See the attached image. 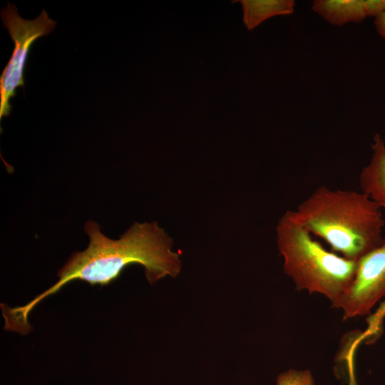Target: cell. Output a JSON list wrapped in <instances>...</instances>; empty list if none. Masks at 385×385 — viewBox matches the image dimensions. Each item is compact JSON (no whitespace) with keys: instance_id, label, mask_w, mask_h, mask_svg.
<instances>
[{"instance_id":"3957f363","label":"cell","mask_w":385,"mask_h":385,"mask_svg":"<svg viewBox=\"0 0 385 385\" xmlns=\"http://www.w3.org/2000/svg\"><path fill=\"white\" fill-rule=\"evenodd\" d=\"M276 230L284 271L297 288L322 294L334 304L349 288L357 261L326 250L313 238L294 211L285 212Z\"/></svg>"},{"instance_id":"30bf717a","label":"cell","mask_w":385,"mask_h":385,"mask_svg":"<svg viewBox=\"0 0 385 385\" xmlns=\"http://www.w3.org/2000/svg\"><path fill=\"white\" fill-rule=\"evenodd\" d=\"M374 26L379 35L385 40V11L375 18Z\"/></svg>"},{"instance_id":"9c48e42d","label":"cell","mask_w":385,"mask_h":385,"mask_svg":"<svg viewBox=\"0 0 385 385\" xmlns=\"http://www.w3.org/2000/svg\"><path fill=\"white\" fill-rule=\"evenodd\" d=\"M277 385H314V381L307 369H289L278 375Z\"/></svg>"},{"instance_id":"52a82bcc","label":"cell","mask_w":385,"mask_h":385,"mask_svg":"<svg viewBox=\"0 0 385 385\" xmlns=\"http://www.w3.org/2000/svg\"><path fill=\"white\" fill-rule=\"evenodd\" d=\"M372 155L359 175L361 191L385 212V142L376 133L371 143Z\"/></svg>"},{"instance_id":"7a4b0ae2","label":"cell","mask_w":385,"mask_h":385,"mask_svg":"<svg viewBox=\"0 0 385 385\" xmlns=\"http://www.w3.org/2000/svg\"><path fill=\"white\" fill-rule=\"evenodd\" d=\"M312 235L333 252L358 261L383 240V211L365 193L318 187L294 210Z\"/></svg>"},{"instance_id":"5b68a950","label":"cell","mask_w":385,"mask_h":385,"mask_svg":"<svg viewBox=\"0 0 385 385\" xmlns=\"http://www.w3.org/2000/svg\"><path fill=\"white\" fill-rule=\"evenodd\" d=\"M385 297V237L374 249L357 261L353 281L332 304L348 319L367 314Z\"/></svg>"},{"instance_id":"8992f818","label":"cell","mask_w":385,"mask_h":385,"mask_svg":"<svg viewBox=\"0 0 385 385\" xmlns=\"http://www.w3.org/2000/svg\"><path fill=\"white\" fill-rule=\"evenodd\" d=\"M312 9L334 26L360 23L385 11V0H315Z\"/></svg>"},{"instance_id":"6da1fadb","label":"cell","mask_w":385,"mask_h":385,"mask_svg":"<svg viewBox=\"0 0 385 385\" xmlns=\"http://www.w3.org/2000/svg\"><path fill=\"white\" fill-rule=\"evenodd\" d=\"M84 232L89 237L88 247L68 258L58 270V280L53 285L24 306L4 308L5 319L12 329L30 331L28 316L34 307L73 280L107 285L133 263L144 267L150 284L165 276L175 277L180 271L179 255L171 251L172 239L156 222H134L115 240L104 235L100 225L92 220L86 222Z\"/></svg>"},{"instance_id":"ba28073f","label":"cell","mask_w":385,"mask_h":385,"mask_svg":"<svg viewBox=\"0 0 385 385\" xmlns=\"http://www.w3.org/2000/svg\"><path fill=\"white\" fill-rule=\"evenodd\" d=\"M243 21L248 30H252L264 21L275 16H288L294 13V0H240Z\"/></svg>"},{"instance_id":"277c9868","label":"cell","mask_w":385,"mask_h":385,"mask_svg":"<svg viewBox=\"0 0 385 385\" xmlns=\"http://www.w3.org/2000/svg\"><path fill=\"white\" fill-rule=\"evenodd\" d=\"M4 26L14 43L12 55L0 76V119L9 116L10 100L16 96L18 87L24 86V71L29 49L35 41L50 34L56 22L48 17L45 10L34 20L22 19L15 5L8 3L1 10Z\"/></svg>"}]
</instances>
